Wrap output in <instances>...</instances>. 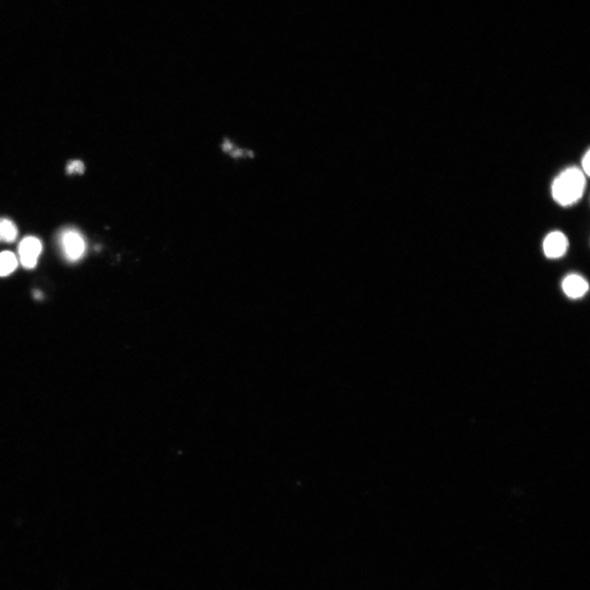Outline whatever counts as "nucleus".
<instances>
[{
	"instance_id": "obj_9",
	"label": "nucleus",
	"mask_w": 590,
	"mask_h": 590,
	"mask_svg": "<svg viewBox=\"0 0 590 590\" xmlns=\"http://www.w3.org/2000/svg\"><path fill=\"white\" fill-rule=\"evenodd\" d=\"M590 152L588 150L587 153H585V156L583 158L582 160V167H583V173L589 177V164H590Z\"/></svg>"
},
{
	"instance_id": "obj_8",
	"label": "nucleus",
	"mask_w": 590,
	"mask_h": 590,
	"mask_svg": "<svg viewBox=\"0 0 590 590\" xmlns=\"http://www.w3.org/2000/svg\"><path fill=\"white\" fill-rule=\"evenodd\" d=\"M85 171L83 162L78 160L71 162L66 167V173L69 174H82Z\"/></svg>"
},
{
	"instance_id": "obj_4",
	"label": "nucleus",
	"mask_w": 590,
	"mask_h": 590,
	"mask_svg": "<svg viewBox=\"0 0 590 590\" xmlns=\"http://www.w3.org/2000/svg\"><path fill=\"white\" fill-rule=\"evenodd\" d=\"M568 248V241L564 234L554 232L548 235L543 241V252L546 257L556 259L563 257Z\"/></svg>"
},
{
	"instance_id": "obj_1",
	"label": "nucleus",
	"mask_w": 590,
	"mask_h": 590,
	"mask_svg": "<svg viewBox=\"0 0 590 590\" xmlns=\"http://www.w3.org/2000/svg\"><path fill=\"white\" fill-rule=\"evenodd\" d=\"M587 179L582 171L569 169L556 177L552 184V193L556 202L569 206L578 201L584 194Z\"/></svg>"
},
{
	"instance_id": "obj_6",
	"label": "nucleus",
	"mask_w": 590,
	"mask_h": 590,
	"mask_svg": "<svg viewBox=\"0 0 590 590\" xmlns=\"http://www.w3.org/2000/svg\"><path fill=\"white\" fill-rule=\"evenodd\" d=\"M19 262L15 255L8 251L0 254V276H6L14 273Z\"/></svg>"
},
{
	"instance_id": "obj_2",
	"label": "nucleus",
	"mask_w": 590,
	"mask_h": 590,
	"mask_svg": "<svg viewBox=\"0 0 590 590\" xmlns=\"http://www.w3.org/2000/svg\"><path fill=\"white\" fill-rule=\"evenodd\" d=\"M60 243L62 252L69 262H77L85 255L86 241L77 230H64L60 234Z\"/></svg>"
},
{
	"instance_id": "obj_5",
	"label": "nucleus",
	"mask_w": 590,
	"mask_h": 590,
	"mask_svg": "<svg viewBox=\"0 0 590 590\" xmlns=\"http://www.w3.org/2000/svg\"><path fill=\"white\" fill-rule=\"evenodd\" d=\"M563 290L569 298L576 299L587 294L589 284L582 276L569 275L563 280Z\"/></svg>"
},
{
	"instance_id": "obj_3",
	"label": "nucleus",
	"mask_w": 590,
	"mask_h": 590,
	"mask_svg": "<svg viewBox=\"0 0 590 590\" xmlns=\"http://www.w3.org/2000/svg\"><path fill=\"white\" fill-rule=\"evenodd\" d=\"M42 251L39 238L30 236L23 238L19 245V256L22 265L27 269H32L37 265Z\"/></svg>"
},
{
	"instance_id": "obj_10",
	"label": "nucleus",
	"mask_w": 590,
	"mask_h": 590,
	"mask_svg": "<svg viewBox=\"0 0 590 590\" xmlns=\"http://www.w3.org/2000/svg\"><path fill=\"white\" fill-rule=\"evenodd\" d=\"M35 296L36 297V298H40V297H41V294H40V292H36V293H35Z\"/></svg>"
},
{
	"instance_id": "obj_7",
	"label": "nucleus",
	"mask_w": 590,
	"mask_h": 590,
	"mask_svg": "<svg viewBox=\"0 0 590 590\" xmlns=\"http://www.w3.org/2000/svg\"><path fill=\"white\" fill-rule=\"evenodd\" d=\"M18 235V228L12 221L6 219H0V241L12 243L16 241Z\"/></svg>"
}]
</instances>
